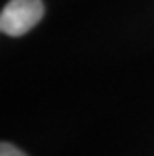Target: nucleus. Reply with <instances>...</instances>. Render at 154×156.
I'll return each instance as SVG.
<instances>
[{"instance_id":"1","label":"nucleus","mask_w":154,"mask_h":156,"mask_svg":"<svg viewBox=\"0 0 154 156\" xmlns=\"http://www.w3.org/2000/svg\"><path fill=\"white\" fill-rule=\"evenodd\" d=\"M44 16L42 0H10L0 14V30L8 36H22Z\"/></svg>"},{"instance_id":"2","label":"nucleus","mask_w":154,"mask_h":156,"mask_svg":"<svg viewBox=\"0 0 154 156\" xmlns=\"http://www.w3.org/2000/svg\"><path fill=\"white\" fill-rule=\"evenodd\" d=\"M0 156H26L20 148H16L10 142H2L0 144Z\"/></svg>"}]
</instances>
